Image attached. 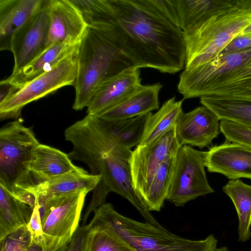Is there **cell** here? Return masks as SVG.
<instances>
[{"label": "cell", "mask_w": 251, "mask_h": 251, "mask_svg": "<svg viewBox=\"0 0 251 251\" xmlns=\"http://www.w3.org/2000/svg\"><path fill=\"white\" fill-rule=\"evenodd\" d=\"M108 12L90 22L105 26L139 68L173 74L185 67L184 34L172 0H110Z\"/></svg>", "instance_id": "obj_1"}, {"label": "cell", "mask_w": 251, "mask_h": 251, "mask_svg": "<svg viewBox=\"0 0 251 251\" xmlns=\"http://www.w3.org/2000/svg\"><path fill=\"white\" fill-rule=\"evenodd\" d=\"M133 66V60L106 27L99 23L89 24L78 49L73 109L87 107L102 82Z\"/></svg>", "instance_id": "obj_2"}, {"label": "cell", "mask_w": 251, "mask_h": 251, "mask_svg": "<svg viewBox=\"0 0 251 251\" xmlns=\"http://www.w3.org/2000/svg\"><path fill=\"white\" fill-rule=\"evenodd\" d=\"M184 99L212 97L251 101V49L219 54L179 75Z\"/></svg>", "instance_id": "obj_3"}, {"label": "cell", "mask_w": 251, "mask_h": 251, "mask_svg": "<svg viewBox=\"0 0 251 251\" xmlns=\"http://www.w3.org/2000/svg\"><path fill=\"white\" fill-rule=\"evenodd\" d=\"M251 24V0H224L193 29L184 34L185 69L212 60Z\"/></svg>", "instance_id": "obj_4"}, {"label": "cell", "mask_w": 251, "mask_h": 251, "mask_svg": "<svg viewBox=\"0 0 251 251\" xmlns=\"http://www.w3.org/2000/svg\"><path fill=\"white\" fill-rule=\"evenodd\" d=\"M88 224L91 228L110 231L126 242L135 251H214L218 241L213 235L202 240L181 237L148 222H140L118 213L110 203L94 211Z\"/></svg>", "instance_id": "obj_5"}, {"label": "cell", "mask_w": 251, "mask_h": 251, "mask_svg": "<svg viewBox=\"0 0 251 251\" xmlns=\"http://www.w3.org/2000/svg\"><path fill=\"white\" fill-rule=\"evenodd\" d=\"M130 149L115 147L98 154L82 157L79 161L86 164L91 174L100 175L101 179L93 191L91 200L83 217L85 224L90 214L105 203L109 193H116L130 202L146 222L162 226L154 218L135 190L131 175L129 159Z\"/></svg>", "instance_id": "obj_6"}, {"label": "cell", "mask_w": 251, "mask_h": 251, "mask_svg": "<svg viewBox=\"0 0 251 251\" xmlns=\"http://www.w3.org/2000/svg\"><path fill=\"white\" fill-rule=\"evenodd\" d=\"M40 144L32 129L19 121L0 129V184L17 197L27 194L25 165Z\"/></svg>", "instance_id": "obj_7"}, {"label": "cell", "mask_w": 251, "mask_h": 251, "mask_svg": "<svg viewBox=\"0 0 251 251\" xmlns=\"http://www.w3.org/2000/svg\"><path fill=\"white\" fill-rule=\"evenodd\" d=\"M88 193L77 191L36 200L42 222L41 246L44 251H57L70 242L79 227Z\"/></svg>", "instance_id": "obj_8"}, {"label": "cell", "mask_w": 251, "mask_h": 251, "mask_svg": "<svg viewBox=\"0 0 251 251\" xmlns=\"http://www.w3.org/2000/svg\"><path fill=\"white\" fill-rule=\"evenodd\" d=\"M79 46L52 69L25 84L0 104V120L17 118L26 104L63 87L74 86L77 74Z\"/></svg>", "instance_id": "obj_9"}, {"label": "cell", "mask_w": 251, "mask_h": 251, "mask_svg": "<svg viewBox=\"0 0 251 251\" xmlns=\"http://www.w3.org/2000/svg\"><path fill=\"white\" fill-rule=\"evenodd\" d=\"M206 151L190 146L179 148L166 200L182 206L200 196L214 192L209 185L204 168Z\"/></svg>", "instance_id": "obj_10"}, {"label": "cell", "mask_w": 251, "mask_h": 251, "mask_svg": "<svg viewBox=\"0 0 251 251\" xmlns=\"http://www.w3.org/2000/svg\"><path fill=\"white\" fill-rule=\"evenodd\" d=\"M176 125L150 144L138 145L129 159L134 188L142 199L157 169L170 155L176 154L180 148L176 136Z\"/></svg>", "instance_id": "obj_11"}, {"label": "cell", "mask_w": 251, "mask_h": 251, "mask_svg": "<svg viewBox=\"0 0 251 251\" xmlns=\"http://www.w3.org/2000/svg\"><path fill=\"white\" fill-rule=\"evenodd\" d=\"M50 0L14 34L10 51L14 65L12 74L29 64L47 46L50 25Z\"/></svg>", "instance_id": "obj_12"}, {"label": "cell", "mask_w": 251, "mask_h": 251, "mask_svg": "<svg viewBox=\"0 0 251 251\" xmlns=\"http://www.w3.org/2000/svg\"><path fill=\"white\" fill-rule=\"evenodd\" d=\"M25 168L27 193L39 184L82 169L73 163L68 154L41 143L32 151Z\"/></svg>", "instance_id": "obj_13"}, {"label": "cell", "mask_w": 251, "mask_h": 251, "mask_svg": "<svg viewBox=\"0 0 251 251\" xmlns=\"http://www.w3.org/2000/svg\"><path fill=\"white\" fill-rule=\"evenodd\" d=\"M220 122L213 112L203 105L188 113L183 112L176 127L179 145L200 148L209 146L220 133Z\"/></svg>", "instance_id": "obj_14"}, {"label": "cell", "mask_w": 251, "mask_h": 251, "mask_svg": "<svg viewBox=\"0 0 251 251\" xmlns=\"http://www.w3.org/2000/svg\"><path fill=\"white\" fill-rule=\"evenodd\" d=\"M49 14L47 48L66 41H81L88 25L72 0H50Z\"/></svg>", "instance_id": "obj_15"}, {"label": "cell", "mask_w": 251, "mask_h": 251, "mask_svg": "<svg viewBox=\"0 0 251 251\" xmlns=\"http://www.w3.org/2000/svg\"><path fill=\"white\" fill-rule=\"evenodd\" d=\"M205 166L209 172L222 174L230 180L251 179V148L228 141L212 147L206 151Z\"/></svg>", "instance_id": "obj_16"}, {"label": "cell", "mask_w": 251, "mask_h": 251, "mask_svg": "<svg viewBox=\"0 0 251 251\" xmlns=\"http://www.w3.org/2000/svg\"><path fill=\"white\" fill-rule=\"evenodd\" d=\"M140 68L130 67L102 82L87 107V114L98 116L119 103L139 89Z\"/></svg>", "instance_id": "obj_17"}, {"label": "cell", "mask_w": 251, "mask_h": 251, "mask_svg": "<svg viewBox=\"0 0 251 251\" xmlns=\"http://www.w3.org/2000/svg\"><path fill=\"white\" fill-rule=\"evenodd\" d=\"M162 85H142L125 100L98 116L108 121H118L146 115L159 108V93Z\"/></svg>", "instance_id": "obj_18"}, {"label": "cell", "mask_w": 251, "mask_h": 251, "mask_svg": "<svg viewBox=\"0 0 251 251\" xmlns=\"http://www.w3.org/2000/svg\"><path fill=\"white\" fill-rule=\"evenodd\" d=\"M45 0H0V50H10L16 32L41 8Z\"/></svg>", "instance_id": "obj_19"}, {"label": "cell", "mask_w": 251, "mask_h": 251, "mask_svg": "<svg viewBox=\"0 0 251 251\" xmlns=\"http://www.w3.org/2000/svg\"><path fill=\"white\" fill-rule=\"evenodd\" d=\"M80 42L66 41L51 45L29 64L11 74L5 80L19 90L28 82L52 69L75 50Z\"/></svg>", "instance_id": "obj_20"}, {"label": "cell", "mask_w": 251, "mask_h": 251, "mask_svg": "<svg viewBox=\"0 0 251 251\" xmlns=\"http://www.w3.org/2000/svg\"><path fill=\"white\" fill-rule=\"evenodd\" d=\"M101 179L100 175L89 173L83 168L74 171L34 187L29 192L35 199H48L77 191H92Z\"/></svg>", "instance_id": "obj_21"}, {"label": "cell", "mask_w": 251, "mask_h": 251, "mask_svg": "<svg viewBox=\"0 0 251 251\" xmlns=\"http://www.w3.org/2000/svg\"><path fill=\"white\" fill-rule=\"evenodd\" d=\"M33 209L0 184V240L26 226Z\"/></svg>", "instance_id": "obj_22"}, {"label": "cell", "mask_w": 251, "mask_h": 251, "mask_svg": "<svg viewBox=\"0 0 251 251\" xmlns=\"http://www.w3.org/2000/svg\"><path fill=\"white\" fill-rule=\"evenodd\" d=\"M183 100H176L175 97L166 101L155 113L150 112L142 137L138 145H147L176 125L182 111Z\"/></svg>", "instance_id": "obj_23"}, {"label": "cell", "mask_w": 251, "mask_h": 251, "mask_svg": "<svg viewBox=\"0 0 251 251\" xmlns=\"http://www.w3.org/2000/svg\"><path fill=\"white\" fill-rule=\"evenodd\" d=\"M223 191L231 200L237 213L239 241H247L251 237V185L240 179L230 180Z\"/></svg>", "instance_id": "obj_24"}, {"label": "cell", "mask_w": 251, "mask_h": 251, "mask_svg": "<svg viewBox=\"0 0 251 251\" xmlns=\"http://www.w3.org/2000/svg\"><path fill=\"white\" fill-rule=\"evenodd\" d=\"M183 34L193 29L224 2V0H172Z\"/></svg>", "instance_id": "obj_25"}, {"label": "cell", "mask_w": 251, "mask_h": 251, "mask_svg": "<svg viewBox=\"0 0 251 251\" xmlns=\"http://www.w3.org/2000/svg\"><path fill=\"white\" fill-rule=\"evenodd\" d=\"M176 155L168 156L160 165L142 197L143 201L150 211H159L163 206L168 196Z\"/></svg>", "instance_id": "obj_26"}, {"label": "cell", "mask_w": 251, "mask_h": 251, "mask_svg": "<svg viewBox=\"0 0 251 251\" xmlns=\"http://www.w3.org/2000/svg\"><path fill=\"white\" fill-rule=\"evenodd\" d=\"M200 102L220 120L231 121L251 128V101L202 97Z\"/></svg>", "instance_id": "obj_27"}, {"label": "cell", "mask_w": 251, "mask_h": 251, "mask_svg": "<svg viewBox=\"0 0 251 251\" xmlns=\"http://www.w3.org/2000/svg\"><path fill=\"white\" fill-rule=\"evenodd\" d=\"M86 251H135L115 233L106 229L95 228H91Z\"/></svg>", "instance_id": "obj_28"}, {"label": "cell", "mask_w": 251, "mask_h": 251, "mask_svg": "<svg viewBox=\"0 0 251 251\" xmlns=\"http://www.w3.org/2000/svg\"><path fill=\"white\" fill-rule=\"evenodd\" d=\"M220 131L227 141L251 148V128L227 120H221Z\"/></svg>", "instance_id": "obj_29"}, {"label": "cell", "mask_w": 251, "mask_h": 251, "mask_svg": "<svg viewBox=\"0 0 251 251\" xmlns=\"http://www.w3.org/2000/svg\"><path fill=\"white\" fill-rule=\"evenodd\" d=\"M91 228L88 224L79 227L65 251H86Z\"/></svg>", "instance_id": "obj_30"}, {"label": "cell", "mask_w": 251, "mask_h": 251, "mask_svg": "<svg viewBox=\"0 0 251 251\" xmlns=\"http://www.w3.org/2000/svg\"><path fill=\"white\" fill-rule=\"evenodd\" d=\"M26 226L30 233L32 240L41 246L42 226L39 207L37 203L32 210L30 220Z\"/></svg>", "instance_id": "obj_31"}, {"label": "cell", "mask_w": 251, "mask_h": 251, "mask_svg": "<svg viewBox=\"0 0 251 251\" xmlns=\"http://www.w3.org/2000/svg\"><path fill=\"white\" fill-rule=\"evenodd\" d=\"M251 49V33H241L232 39L219 54L238 52Z\"/></svg>", "instance_id": "obj_32"}, {"label": "cell", "mask_w": 251, "mask_h": 251, "mask_svg": "<svg viewBox=\"0 0 251 251\" xmlns=\"http://www.w3.org/2000/svg\"><path fill=\"white\" fill-rule=\"evenodd\" d=\"M18 89L13 85L3 79L0 82V104L6 101Z\"/></svg>", "instance_id": "obj_33"}, {"label": "cell", "mask_w": 251, "mask_h": 251, "mask_svg": "<svg viewBox=\"0 0 251 251\" xmlns=\"http://www.w3.org/2000/svg\"><path fill=\"white\" fill-rule=\"evenodd\" d=\"M68 245V244H67ZM67 245L63 247L57 251H65ZM20 251H44L42 246L31 240V241L23 246Z\"/></svg>", "instance_id": "obj_34"}, {"label": "cell", "mask_w": 251, "mask_h": 251, "mask_svg": "<svg viewBox=\"0 0 251 251\" xmlns=\"http://www.w3.org/2000/svg\"><path fill=\"white\" fill-rule=\"evenodd\" d=\"M241 33L243 34L251 33V24L244 29Z\"/></svg>", "instance_id": "obj_35"}, {"label": "cell", "mask_w": 251, "mask_h": 251, "mask_svg": "<svg viewBox=\"0 0 251 251\" xmlns=\"http://www.w3.org/2000/svg\"><path fill=\"white\" fill-rule=\"evenodd\" d=\"M214 251H230L226 247L217 248Z\"/></svg>", "instance_id": "obj_36"}]
</instances>
